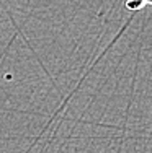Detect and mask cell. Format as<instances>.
Here are the masks:
<instances>
[{
	"label": "cell",
	"instance_id": "6da1fadb",
	"mask_svg": "<svg viewBox=\"0 0 152 153\" xmlns=\"http://www.w3.org/2000/svg\"><path fill=\"white\" fill-rule=\"evenodd\" d=\"M146 5H152V0H126V8L131 12H137Z\"/></svg>",
	"mask_w": 152,
	"mask_h": 153
}]
</instances>
